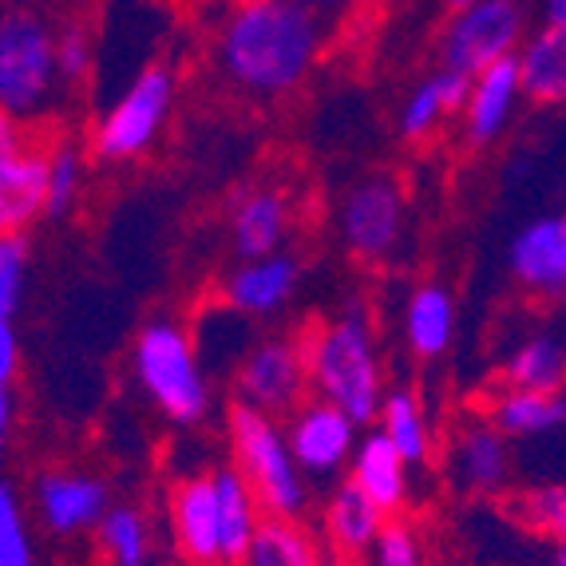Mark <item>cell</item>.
Segmentation results:
<instances>
[{
	"label": "cell",
	"instance_id": "cell-35",
	"mask_svg": "<svg viewBox=\"0 0 566 566\" xmlns=\"http://www.w3.org/2000/svg\"><path fill=\"white\" fill-rule=\"evenodd\" d=\"M56 64H60V80H67V84H80L92 72V44H87L84 32L72 29L56 40Z\"/></svg>",
	"mask_w": 566,
	"mask_h": 566
},
{
	"label": "cell",
	"instance_id": "cell-37",
	"mask_svg": "<svg viewBox=\"0 0 566 566\" xmlns=\"http://www.w3.org/2000/svg\"><path fill=\"white\" fill-rule=\"evenodd\" d=\"M12 428V385H0V436Z\"/></svg>",
	"mask_w": 566,
	"mask_h": 566
},
{
	"label": "cell",
	"instance_id": "cell-28",
	"mask_svg": "<svg viewBox=\"0 0 566 566\" xmlns=\"http://www.w3.org/2000/svg\"><path fill=\"white\" fill-rule=\"evenodd\" d=\"M242 566H322V558H317L313 538L297 527V520L265 515L262 531H258L254 547H250Z\"/></svg>",
	"mask_w": 566,
	"mask_h": 566
},
{
	"label": "cell",
	"instance_id": "cell-15",
	"mask_svg": "<svg viewBox=\"0 0 566 566\" xmlns=\"http://www.w3.org/2000/svg\"><path fill=\"white\" fill-rule=\"evenodd\" d=\"M170 527L175 543L195 566H227L222 563V523H218V488L214 472L190 475L170 495Z\"/></svg>",
	"mask_w": 566,
	"mask_h": 566
},
{
	"label": "cell",
	"instance_id": "cell-17",
	"mask_svg": "<svg viewBox=\"0 0 566 566\" xmlns=\"http://www.w3.org/2000/svg\"><path fill=\"white\" fill-rule=\"evenodd\" d=\"M520 99H527L523 92V72L520 56L503 60V64L488 67L472 80V95H468V107H463V135L472 147H488L507 132L511 115L520 107Z\"/></svg>",
	"mask_w": 566,
	"mask_h": 566
},
{
	"label": "cell",
	"instance_id": "cell-41",
	"mask_svg": "<svg viewBox=\"0 0 566 566\" xmlns=\"http://www.w3.org/2000/svg\"><path fill=\"white\" fill-rule=\"evenodd\" d=\"M468 4H475V0H448V9H452V12H460V9H468Z\"/></svg>",
	"mask_w": 566,
	"mask_h": 566
},
{
	"label": "cell",
	"instance_id": "cell-25",
	"mask_svg": "<svg viewBox=\"0 0 566 566\" xmlns=\"http://www.w3.org/2000/svg\"><path fill=\"white\" fill-rule=\"evenodd\" d=\"M385 527H388V515L368 500L357 483L340 480L337 488H333L329 503H325V531H329L333 547L349 551V555L373 551Z\"/></svg>",
	"mask_w": 566,
	"mask_h": 566
},
{
	"label": "cell",
	"instance_id": "cell-3",
	"mask_svg": "<svg viewBox=\"0 0 566 566\" xmlns=\"http://www.w3.org/2000/svg\"><path fill=\"white\" fill-rule=\"evenodd\" d=\"M230 452H234V468L245 475V483L254 488L262 500L265 515L274 520H297L310 507V483L297 455L290 448V436L277 424V416L258 412V408L238 400L230 408Z\"/></svg>",
	"mask_w": 566,
	"mask_h": 566
},
{
	"label": "cell",
	"instance_id": "cell-30",
	"mask_svg": "<svg viewBox=\"0 0 566 566\" xmlns=\"http://www.w3.org/2000/svg\"><path fill=\"white\" fill-rule=\"evenodd\" d=\"M515 515H520L523 527H531L535 535L566 538V480H543L535 488H523L515 495Z\"/></svg>",
	"mask_w": 566,
	"mask_h": 566
},
{
	"label": "cell",
	"instance_id": "cell-18",
	"mask_svg": "<svg viewBox=\"0 0 566 566\" xmlns=\"http://www.w3.org/2000/svg\"><path fill=\"white\" fill-rule=\"evenodd\" d=\"M285 234H290V202L282 190H250L238 199L230 218V242L238 262L282 254Z\"/></svg>",
	"mask_w": 566,
	"mask_h": 566
},
{
	"label": "cell",
	"instance_id": "cell-12",
	"mask_svg": "<svg viewBox=\"0 0 566 566\" xmlns=\"http://www.w3.org/2000/svg\"><path fill=\"white\" fill-rule=\"evenodd\" d=\"M448 475H452L455 491L475 495V500H491V495L507 491L511 475H515L511 436L500 424H491L488 416L463 424L448 452Z\"/></svg>",
	"mask_w": 566,
	"mask_h": 566
},
{
	"label": "cell",
	"instance_id": "cell-6",
	"mask_svg": "<svg viewBox=\"0 0 566 566\" xmlns=\"http://www.w3.org/2000/svg\"><path fill=\"white\" fill-rule=\"evenodd\" d=\"M523 44H527V17L520 0H475L468 9L452 12L440 36V60L444 67L480 76L503 60H515Z\"/></svg>",
	"mask_w": 566,
	"mask_h": 566
},
{
	"label": "cell",
	"instance_id": "cell-20",
	"mask_svg": "<svg viewBox=\"0 0 566 566\" xmlns=\"http://www.w3.org/2000/svg\"><path fill=\"white\" fill-rule=\"evenodd\" d=\"M488 420L500 424L511 440L558 436V432H566V388L563 392H531V388L503 385V392L491 397Z\"/></svg>",
	"mask_w": 566,
	"mask_h": 566
},
{
	"label": "cell",
	"instance_id": "cell-22",
	"mask_svg": "<svg viewBox=\"0 0 566 566\" xmlns=\"http://www.w3.org/2000/svg\"><path fill=\"white\" fill-rule=\"evenodd\" d=\"M455 337V302L448 285L424 282L405 302V340L420 360L444 357Z\"/></svg>",
	"mask_w": 566,
	"mask_h": 566
},
{
	"label": "cell",
	"instance_id": "cell-40",
	"mask_svg": "<svg viewBox=\"0 0 566 566\" xmlns=\"http://www.w3.org/2000/svg\"><path fill=\"white\" fill-rule=\"evenodd\" d=\"M551 566H566V538L555 543V555H551Z\"/></svg>",
	"mask_w": 566,
	"mask_h": 566
},
{
	"label": "cell",
	"instance_id": "cell-38",
	"mask_svg": "<svg viewBox=\"0 0 566 566\" xmlns=\"http://www.w3.org/2000/svg\"><path fill=\"white\" fill-rule=\"evenodd\" d=\"M543 20L547 24H566V0H543Z\"/></svg>",
	"mask_w": 566,
	"mask_h": 566
},
{
	"label": "cell",
	"instance_id": "cell-8",
	"mask_svg": "<svg viewBox=\"0 0 566 566\" xmlns=\"http://www.w3.org/2000/svg\"><path fill=\"white\" fill-rule=\"evenodd\" d=\"M238 400L258 412L290 416L305 405V388H310V360L305 345L293 337H265L242 353L238 360Z\"/></svg>",
	"mask_w": 566,
	"mask_h": 566
},
{
	"label": "cell",
	"instance_id": "cell-32",
	"mask_svg": "<svg viewBox=\"0 0 566 566\" xmlns=\"http://www.w3.org/2000/svg\"><path fill=\"white\" fill-rule=\"evenodd\" d=\"M0 566H36L29 520H24V507H20L12 483L0 488Z\"/></svg>",
	"mask_w": 566,
	"mask_h": 566
},
{
	"label": "cell",
	"instance_id": "cell-4",
	"mask_svg": "<svg viewBox=\"0 0 566 566\" xmlns=\"http://www.w3.org/2000/svg\"><path fill=\"white\" fill-rule=\"evenodd\" d=\"M135 380L170 424H199L210 408V380L182 325L151 322L135 337Z\"/></svg>",
	"mask_w": 566,
	"mask_h": 566
},
{
	"label": "cell",
	"instance_id": "cell-19",
	"mask_svg": "<svg viewBox=\"0 0 566 566\" xmlns=\"http://www.w3.org/2000/svg\"><path fill=\"white\" fill-rule=\"evenodd\" d=\"M408 468H412V463H408L405 455L397 452V444L377 428V432L360 436L357 455H353V463H349V480L392 520L408 500Z\"/></svg>",
	"mask_w": 566,
	"mask_h": 566
},
{
	"label": "cell",
	"instance_id": "cell-10",
	"mask_svg": "<svg viewBox=\"0 0 566 566\" xmlns=\"http://www.w3.org/2000/svg\"><path fill=\"white\" fill-rule=\"evenodd\" d=\"M340 238L357 258H385L397 250L405 234V190L385 175L360 179L340 199L337 210Z\"/></svg>",
	"mask_w": 566,
	"mask_h": 566
},
{
	"label": "cell",
	"instance_id": "cell-34",
	"mask_svg": "<svg viewBox=\"0 0 566 566\" xmlns=\"http://www.w3.org/2000/svg\"><path fill=\"white\" fill-rule=\"evenodd\" d=\"M373 558H377V566H424L420 538L400 520H388V527L377 538V547H373Z\"/></svg>",
	"mask_w": 566,
	"mask_h": 566
},
{
	"label": "cell",
	"instance_id": "cell-11",
	"mask_svg": "<svg viewBox=\"0 0 566 566\" xmlns=\"http://www.w3.org/2000/svg\"><path fill=\"white\" fill-rule=\"evenodd\" d=\"M40 214H48V155L24 143L17 119L0 127V227L4 234H24Z\"/></svg>",
	"mask_w": 566,
	"mask_h": 566
},
{
	"label": "cell",
	"instance_id": "cell-2",
	"mask_svg": "<svg viewBox=\"0 0 566 566\" xmlns=\"http://www.w3.org/2000/svg\"><path fill=\"white\" fill-rule=\"evenodd\" d=\"M305 360H310V388L329 405L345 408L360 428L373 424L385 405V373H380V353L373 325L365 310H349L305 333Z\"/></svg>",
	"mask_w": 566,
	"mask_h": 566
},
{
	"label": "cell",
	"instance_id": "cell-14",
	"mask_svg": "<svg viewBox=\"0 0 566 566\" xmlns=\"http://www.w3.org/2000/svg\"><path fill=\"white\" fill-rule=\"evenodd\" d=\"M507 265L535 297H566V210L535 218L511 238Z\"/></svg>",
	"mask_w": 566,
	"mask_h": 566
},
{
	"label": "cell",
	"instance_id": "cell-24",
	"mask_svg": "<svg viewBox=\"0 0 566 566\" xmlns=\"http://www.w3.org/2000/svg\"><path fill=\"white\" fill-rule=\"evenodd\" d=\"M503 385L531 392H563L566 388V333L538 329L523 337L503 360Z\"/></svg>",
	"mask_w": 566,
	"mask_h": 566
},
{
	"label": "cell",
	"instance_id": "cell-36",
	"mask_svg": "<svg viewBox=\"0 0 566 566\" xmlns=\"http://www.w3.org/2000/svg\"><path fill=\"white\" fill-rule=\"evenodd\" d=\"M17 360H20L17 322L0 317V385H12V377H17Z\"/></svg>",
	"mask_w": 566,
	"mask_h": 566
},
{
	"label": "cell",
	"instance_id": "cell-16",
	"mask_svg": "<svg viewBox=\"0 0 566 566\" xmlns=\"http://www.w3.org/2000/svg\"><path fill=\"white\" fill-rule=\"evenodd\" d=\"M297 282H302V265L282 250V254L238 262V270L222 285V297L242 317H274L277 310L290 305Z\"/></svg>",
	"mask_w": 566,
	"mask_h": 566
},
{
	"label": "cell",
	"instance_id": "cell-39",
	"mask_svg": "<svg viewBox=\"0 0 566 566\" xmlns=\"http://www.w3.org/2000/svg\"><path fill=\"white\" fill-rule=\"evenodd\" d=\"M305 4H313L317 12H325V9H340V4H349V0H305Z\"/></svg>",
	"mask_w": 566,
	"mask_h": 566
},
{
	"label": "cell",
	"instance_id": "cell-31",
	"mask_svg": "<svg viewBox=\"0 0 566 566\" xmlns=\"http://www.w3.org/2000/svg\"><path fill=\"white\" fill-rule=\"evenodd\" d=\"M24 290H29V238L4 234L0 238V317L17 322Z\"/></svg>",
	"mask_w": 566,
	"mask_h": 566
},
{
	"label": "cell",
	"instance_id": "cell-26",
	"mask_svg": "<svg viewBox=\"0 0 566 566\" xmlns=\"http://www.w3.org/2000/svg\"><path fill=\"white\" fill-rule=\"evenodd\" d=\"M523 92L531 104H566V24H547L531 32L520 52Z\"/></svg>",
	"mask_w": 566,
	"mask_h": 566
},
{
	"label": "cell",
	"instance_id": "cell-27",
	"mask_svg": "<svg viewBox=\"0 0 566 566\" xmlns=\"http://www.w3.org/2000/svg\"><path fill=\"white\" fill-rule=\"evenodd\" d=\"M377 428L397 444V452L405 455L412 468L432 455V424H428V412L412 388H392V392H388L385 405H380Z\"/></svg>",
	"mask_w": 566,
	"mask_h": 566
},
{
	"label": "cell",
	"instance_id": "cell-23",
	"mask_svg": "<svg viewBox=\"0 0 566 566\" xmlns=\"http://www.w3.org/2000/svg\"><path fill=\"white\" fill-rule=\"evenodd\" d=\"M472 80L468 72H455V67H440L424 84L416 87L412 95L400 107V135L405 139H428V135L444 123V115H463L468 107V95H472Z\"/></svg>",
	"mask_w": 566,
	"mask_h": 566
},
{
	"label": "cell",
	"instance_id": "cell-5",
	"mask_svg": "<svg viewBox=\"0 0 566 566\" xmlns=\"http://www.w3.org/2000/svg\"><path fill=\"white\" fill-rule=\"evenodd\" d=\"M60 80L56 36L32 12L0 20V107L4 119H29L48 104Z\"/></svg>",
	"mask_w": 566,
	"mask_h": 566
},
{
	"label": "cell",
	"instance_id": "cell-33",
	"mask_svg": "<svg viewBox=\"0 0 566 566\" xmlns=\"http://www.w3.org/2000/svg\"><path fill=\"white\" fill-rule=\"evenodd\" d=\"M80 155L76 147H56L48 151V218H64L80 195Z\"/></svg>",
	"mask_w": 566,
	"mask_h": 566
},
{
	"label": "cell",
	"instance_id": "cell-13",
	"mask_svg": "<svg viewBox=\"0 0 566 566\" xmlns=\"http://www.w3.org/2000/svg\"><path fill=\"white\" fill-rule=\"evenodd\" d=\"M36 500V515L52 535H80L104 523V515L112 511L107 500V483L92 472H44L32 488Z\"/></svg>",
	"mask_w": 566,
	"mask_h": 566
},
{
	"label": "cell",
	"instance_id": "cell-7",
	"mask_svg": "<svg viewBox=\"0 0 566 566\" xmlns=\"http://www.w3.org/2000/svg\"><path fill=\"white\" fill-rule=\"evenodd\" d=\"M170 104H175V72L163 64L143 67L95 127V155L99 159H135V155H143L159 139Z\"/></svg>",
	"mask_w": 566,
	"mask_h": 566
},
{
	"label": "cell",
	"instance_id": "cell-9",
	"mask_svg": "<svg viewBox=\"0 0 566 566\" xmlns=\"http://www.w3.org/2000/svg\"><path fill=\"white\" fill-rule=\"evenodd\" d=\"M285 436H290V448L302 463V472L310 480H329V475L345 472L357 455L360 424L345 408L313 397L297 412H290Z\"/></svg>",
	"mask_w": 566,
	"mask_h": 566
},
{
	"label": "cell",
	"instance_id": "cell-29",
	"mask_svg": "<svg viewBox=\"0 0 566 566\" xmlns=\"http://www.w3.org/2000/svg\"><path fill=\"white\" fill-rule=\"evenodd\" d=\"M99 547H104L107 563L112 566H147V555H151V531H147V520H143L139 507H112L99 523Z\"/></svg>",
	"mask_w": 566,
	"mask_h": 566
},
{
	"label": "cell",
	"instance_id": "cell-21",
	"mask_svg": "<svg viewBox=\"0 0 566 566\" xmlns=\"http://www.w3.org/2000/svg\"><path fill=\"white\" fill-rule=\"evenodd\" d=\"M214 488H218V523H222V563L238 566L245 563V555L254 547L258 531L265 523V507L238 468L214 472Z\"/></svg>",
	"mask_w": 566,
	"mask_h": 566
},
{
	"label": "cell",
	"instance_id": "cell-1",
	"mask_svg": "<svg viewBox=\"0 0 566 566\" xmlns=\"http://www.w3.org/2000/svg\"><path fill=\"white\" fill-rule=\"evenodd\" d=\"M322 44V12L305 0H242L218 32V64L242 92L285 95L313 72Z\"/></svg>",
	"mask_w": 566,
	"mask_h": 566
}]
</instances>
